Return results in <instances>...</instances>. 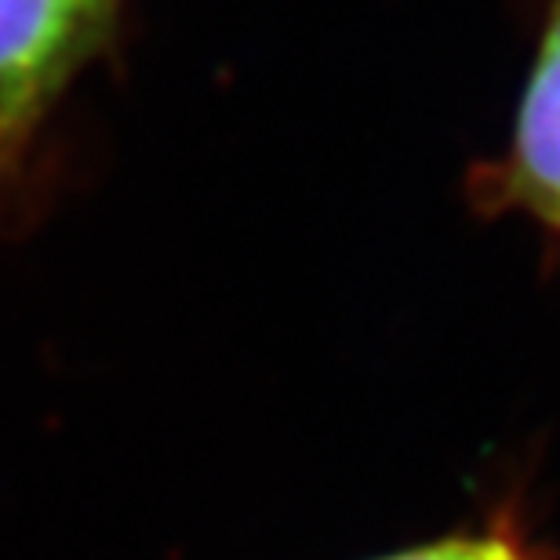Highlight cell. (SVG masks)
<instances>
[{
    "label": "cell",
    "instance_id": "obj_3",
    "mask_svg": "<svg viewBox=\"0 0 560 560\" xmlns=\"http://www.w3.org/2000/svg\"><path fill=\"white\" fill-rule=\"evenodd\" d=\"M378 560H535V557L517 528H510V524H488L485 532L444 535V539L411 546V550Z\"/></svg>",
    "mask_w": 560,
    "mask_h": 560
},
{
    "label": "cell",
    "instance_id": "obj_2",
    "mask_svg": "<svg viewBox=\"0 0 560 560\" xmlns=\"http://www.w3.org/2000/svg\"><path fill=\"white\" fill-rule=\"evenodd\" d=\"M488 189L499 208H517L550 226L560 219V0H546L528 84Z\"/></svg>",
    "mask_w": 560,
    "mask_h": 560
},
{
    "label": "cell",
    "instance_id": "obj_4",
    "mask_svg": "<svg viewBox=\"0 0 560 560\" xmlns=\"http://www.w3.org/2000/svg\"><path fill=\"white\" fill-rule=\"evenodd\" d=\"M553 230H557V233H560V219H557V222H553Z\"/></svg>",
    "mask_w": 560,
    "mask_h": 560
},
{
    "label": "cell",
    "instance_id": "obj_1",
    "mask_svg": "<svg viewBox=\"0 0 560 560\" xmlns=\"http://www.w3.org/2000/svg\"><path fill=\"white\" fill-rule=\"evenodd\" d=\"M117 8L120 0H0V142L37 125Z\"/></svg>",
    "mask_w": 560,
    "mask_h": 560
}]
</instances>
